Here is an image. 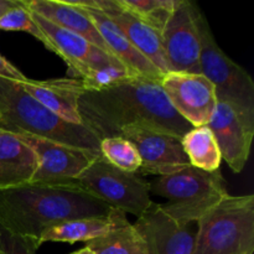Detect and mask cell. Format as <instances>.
Wrapping results in <instances>:
<instances>
[{"label": "cell", "mask_w": 254, "mask_h": 254, "mask_svg": "<svg viewBox=\"0 0 254 254\" xmlns=\"http://www.w3.org/2000/svg\"><path fill=\"white\" fill-rule=\"evenodd\" d=\"M81 124L99 141L119 136L127 127H148L183 138L193 128L171 107L159 81L129 77L102 89H86L78 99Z\"/></svg>", "instance_id": "obj_1"}, {"label": "cell", "mask_w": 254, "mask_h": 254, "mask_svg": "<svg viewBox=\"0 0 254 254\" xmlns=\"http://www.w3.org/2000/svg\"><path fill=\"white\" fill-rule=\"evenodd\" d=\"M109 211L108 205L73 183H29L0 190V223L37 245L51 226L77 218L107 217Z\"/></svg>", "instance_id": "obj_2"}, {"label": "cell", "mask_w": 254, "mask_h": 254, "mask_svg": "<svg viewBox=\"0 0 254 254\" xmlns=\"http://www.w3.org/2000/svg\"><path fill=\"white\" fill-rule=\"evenodd\" d=\"M0 129L99 151V139L82 124L62 121L32 98L19 82L0 77Z\"/></svg>", "instance_id": "obj_3"}, {"label": "cell", "mask_w": 254, "mask_h": 254, "mask_svg": "<svg viewBox=\"0 0 254 254\" xmlns=\"http://www.w3.org/2000/svg\"><path fill=\"white\" fill-rule=\"evenodd\" d=\"M148 184L149 192L168 200L160 205L164 212L181 225L196 223L228 195L220 170L207 173L191 165Z\"/></svg>", "instance_id": "obj_4"}, {"label": "cell", "mask_w": 254, "mask_h": 254, "mask_svg": "<svg viewBox=\"0 0 254 254\" xmlns=\"http://www.w3.org/2000/svg\"><path fill=\"white\" fill-rule=\"evenodd\" d=\"M254 196H231L196 222L193 254H253Z\"/></svg>", "instance_id": "obj_5"}, {"label": "cell", "mask_w": 254, "mask_h": 254, "mask_svg": "<svg viewBox=\"0 0 254 254\" xmlns=\"http://www.w3.org/2000/svg\"><path fill=\"white\" fill-rule=\"evenodd\" d=\"M201 39L200 71L215 87L217 102L228 103L254 121V82L243 67L218 46L206 15L198 12Z\"/></svg>", "instance_id": "obj_6"}, {"label": "cell", "mask_w": 254, "mask_h": 254, "mask_svg": "<svg viewBox=\"0 0 254 254\" xmlns=\"http://www.w3.org/2000/svg\"><path fill=\"white\" fill-rule=\"evenodd\" d=\"M72 183L93 197L124 213L140 217L153 203L149 184L138 173H127L103 156L97 158Z\"/></svg>", "instance_id": "obj_7"}, {"label": "cell", "mask_w": 254, "mask_h": 254, "mask_svg": "<svg viewBox=\"0 0 254 254\" xmlns=\"http://www.w3.org/2000/svg\"><path fill=\"white\" fill-rule=\"evenodd\" d=\"M200 10L196 2L178 0L161 31V42L170 72L201 73Z\"/></svg>", "instance_id": "obj_8"}, {"label": "cell", "mask_w": 254, "mask_h": 254, "mask_svg": "<svg viewBox=\"0 0 254 254\" xmlns=\"http://www.w3.org/2000/svg\"><path fill=\"white\" fill-rule=\"evenodd\" d=\"M160 84L171 107L191 127L210 122L218 102L215 87L202 73L168 72Z\"/></svg>", "instance_id": "obj_9"}, {"label": "cell", "mask_w": 254, "mask_h": 254, "mask_svg": "<svg viewBox=\"0 0 254 254\" xmlns=\"http://www.w3.org/2000/svg\"><path fill=\"white\" fill-rule=\"evenodd\" d=\"M16 135L34 150L39 161L31 183H72L97 158L102 156L97 151L74 148L37 136L26 134Z\"/></svg>", "instance_id": "obj_10"}, {"label": "cell", "mask_w": 254, "mask_h": 254, "mask_svg": "<svg viewBox=\"0 0 254 254\" xmlns=\"http://www.w3.org/2000/svg\"><path fill=\"white\" fill-rule=\"evenodd\" d=\"M135 146L140 156L141 174L165 176L183 170L190 165L184 153L181 139L175 135L148 128V127H127L119 134Z\"/></svg>", "instance_id": "obj_11"}, {"label": "cell", "mask_w": 254, "mask_h": 254, "mask_svg": "<svg viewBox=\"0 0 254 254\" xmlns=\"http://www.w3.org/2000/svg\"><path fill=\"white\" fill-rule=\"evenodd\" d=\"M133 226L145 243L146 254H193L196 223L176 222L160 203H151Z\"/></svg>", "instance_id": "obj_12"}, {"label": "cell", "mask_w": 254, "mask_h": 254, "mask_svg": "<svg viewBox=\"0 0 254 254\" xmlns=\"http://www.w3.org/2000/svg\"><path fill=\"white\" fill-rule=\"evenodd\" d=\"M206 126L217 141L222 160L233 173H242L251 154L254 121L243 116L231 104L218 102L215 113Z\"/></svg>", "instance_id": "obj_13"}, {"label": "cell", "mask_w": 254, "mask_h": 254, "mask_svg": "<svg viewBox=\"0 0 254 254\" xmlns=\"http://www.w3.org/2000/svg\"><path fill=\"white\" fill-rule=\"evenodd\" d=\"M35 22L49 39L54 52L66 62L69 73L73 78L81 79L89 69L107 66H123L114 57L87 41L74 32L52 24L45 17L32 12Z\"/></svg>", "instance_id": "obj_14"}, {"label": "cell", "mask_w": 254, "mask_h": 254, "mask_svg": "<svg viewBox=\"0 0 254 254\" xmlns=\"http://www.w3.org/2000/svg\"><path fill=\"white\" fill-rule=\"evenodd\" d=\"M79 5L97 9L108 16L130 44L163 74L170 72L161 42V35L138 17L122 9L116 0H76Z\"/></svg>", "instance_id": "obj_15"}, {"label": "cell", "mask_w": 254, "mask_h": 254, "mask_svg": "<svg viewBox=\"0 0 254 254\" xmlns=\"http://www.w3.org/2000/svg\"><path fill=\"white\" fill-rule=\"evenodd\" d=\"M26 93L62 121L71 124H81L78 114V99L86 91L79 78H54L46 81L25 78L19 82Z\"/></svg>", "instance_id": "obj_16"}, {"label": "cell", "mask_w": 254, "mask_h": 254, "mask_svg": "<svg viewBox=\"0 0 254 254\" xmlns=\"http://www.w3.org/2000/svg\"><path fill=\"white\" fill-rule=\"evenodd\" d=\"M71 2L82 7L88 14V16L91 17L92 21L98 29L109 54L117 61L121 62L131 76L143 77V78L154 79V81L159 82L161 81L164 74L130 44L126 35L118 29V26L108 16H106L103 12L97 9L79 5L76 0Z\"/></svg>", "instance_id": "obj_17"}, {"label": "cell", "mask_w": 254, "mask_h": 254, "mask_svg": "<svg viewBox=\"0 0 254 254\" xmlns=\"http://www.w3.org/2000/svg\"><path fill=\"white\" fill-rule=\"evenodd\" d=\"M22 1L30 11L45 17L50 22L62 29L79 35L87 41L96 45L102 51L111 55L97 26L82 7L66 0L64 1H61V0H22Z\"/></svg>", "instance_id": "obj_18"}, {"label": "cell", "mask_w": 254, "mask_h": 254, "mask_svg": "<svg viewBox=\"0 0 254 254\" xmlns=\"http://www.w3.org/2000/svg\"><path fill=\"white\" fill-rule=\"evenodd\" d=\"M37 165L36 154L24 140L0 129V190L31 183Z\"/></svg>", "instance_id": "obj_19"}, {"label": "cell", "mask_w": 254, "mask_h": 254, "mask_svg": "<svg viewBox=\"0 0 254 254\" xmlns=\"http://www.w3.org/2000/svg\"><path fill=\"white\" fill-rule=\"evenodd\" d=\"M108 217L111 221L108 232L87 242L86 247L96 254H146L145 243L126 213L111 208Z\"/></svg>", "instance_id": "obj_20"}, {"label": "cell", "mask_w": 254, "mask_h": 254, "mask_svg": "<svg viewBox=\"0 0 254 254\" xmlns=\"http://www.w3.org/2000/svg\"><path fill=\"white\" fill-rule=\"evenodd\" d=\"M181 145L191 166L207 173L220 170L222 156L207 126L193 127L181 138Z\"/></svg>", "instance_id": "obj_21"}, {"label": "cell", "mask_w": 254, "mask_h": 254, "mask_svg": "<svg viewBox=\"0 0 254 254\" xmlns=\"http://www.w3.org/2000/svg\"><path fill=\"white\" fill-rule=\"evenodd\" d=\"M111 227L109 217H89L64 221L51 226L40 236L39 246L45 242H89L108 232Z\"/></svg>", "instance_id": "obj_22"}, {"label": "cell", "mask_w": 254, "mask_h": 254, "mask_svg": "<svg viewBox=\"0 0 254 254\" xmlns=\"http://www.w3.org/2000/svg\"><path fill=\"white\" fill-rule=\"evenodd\" d=\"M117 4L158 32L163 31L178 0H116Z\"/></svg>", "instance_id": "obj_23"}, {"label": "cell", "mask_w": 254, "mask_h": 254, "mask_svg": "<svg viewBox=\"0 0 254 254\" xmlns=\"http://www.w3.org/2000/svg\"><path fill=\"white\" fill-rule=\"evenodd\" d=\"M99 151L108 163L127 173H138L141 166L135 146L121 136L102 139L99 141Z\"/></svg>", "instance_id": "obj_24"}, {"label": "cell", "mask_w": 254, "mask_h": 254, "mask_svg": "<svg viewBox=\"0 0 254 254\" xmlns=\"http://www.w3.org/2000/svg\"><path fill=\"white\" fill-rule=\"evenodd\" d=\"M0 30L26 32V34L36 37V40L42 42L46 49L54 52V47L50 44L49 39L45 36V34L40 29L39 25L35 22L31 11L25 6L22 0H20L19 4L15 5L14 7L9 9L0 16Z\"/></svg>", "instance_id": "obj_25"}, {"label": "cell", "mask_w": 254, "mask_h": 254, "mask_svg": "<svg viewBox=\"0 0 254 254\" xmlns=\"http://www.w3.org/2000/svg\"><path fill=\"white\" fill-rule=\"evenodd\" d=\"M129 77L134 76H131L123 66H107L89 69L81 79L86 89H102Z\"/></svg>", "instance_id": "obj_26"}, {"label": "cell", "mask_w": 254, "mask_h": 254, "mask_svg": "<svg viewBox=\"0 0 254 254\" xmlns=\"http://www.w3.org/2000/svg\"><path fill=\"white\" fill-rule=\"evenodd\" d=\"M36 241L22 237L0 223V254H36Z\"/></svg>", "instance_id": "obj_27"}, {"label": "cell", "mask_w": 254, "mask_h": 254, "mask_svg": "<svg viewBox=\"0 0 254 254\" xmlns=\"http://www.w3.org/2000/svg\"><path fill=\"white\" fill-rule=\"evenodd\" d=\"M0 77L16 82H22L26 78L25 74H22L14 64H10V62L7 61L5 57H2L1 55H0Z\"/></svg>", "instance_id": "obj_28"}, {"label": "cell", "mask_w": 254, "mask_h": 254, "mask_svg": "<svg viewBox=\"0 0 254 254\" xmlns=\"http://www.w3.org/2000/svg\"><path fill=\"white\" fill-rule=\"evenodd\" d=\"M19 1L20 0H0V16L9 9L14 7L15 5L19 4Z\"/></svg>", "instance_id": "obj_29"}, {"label": "cell", "mask_w": 254, "mask_h": 254, "mask_svg": "<svg viewBox=\"0 0 254 254\" xmlns=\"http://www.w3.org/2000/svg\"><path fill=\"white\" fill-rule=\"evenodd\" d=\"M69 254H96V253H94L93 251L91 250V248H88V247H86V246H84V247L81 248V250L74 251V252H72Z\"/></svg>", "instance_id": "obj_30"}]
</instances>
